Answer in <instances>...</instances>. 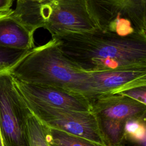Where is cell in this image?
<instances>
[{
    "label": "cell",
    "instance_id": "obj_1",
    "mask_svg": "<svg viewBox=\"0 0 146 146\" xmlns=\"http://www.w3.org/2000/svg\"><path fill=\"white\" fill-rule=\"evenodd\" d=\"M52 39L84 72L146 68V35L120 36L97 29L63 33Z\"/></svg>",
    "mask_w": 146,
    "mask_h": 146
},
{
    "label": "cell",
    "instance_id": "obj_2",
    "mask_svg": "<svg viewBox=\"0 0 146 146\" xmlns=\"http://www.w3.org/2000/svg\"><path fill=\"white\" fill-rule=\"evenodd\" d=\"M8 72L25 83L62 88L80 95L88 78V73L69 60L52 39L28 50Z\"/></svg>",
    "mask_w": 146,
    "mask_h": 146
},
{
    "label": "cell",
    "instance_id": "obj_3",
    "mask_svg": "<svg viewBox=\"0 0 146 146\" xmlns=\"http://www.w3.org/2000/svg\"><path fill=\"white\" fill-rule=\"evenodd\" d=\"M86 5L100 30L146 35V0H86Z\"/></svg>",
    "mask_w": 146,
    "mask_h": 146
},
{
    "label": "cell",
    "instance_id": "obj_4",
    "mask_svg": "<svg viewBox=\"0 0 146 146\" xmlns=\"http://www.w3.org/2000/svg\"><path fill=\"white\" fill-rule=\"evenodd\" d=\"M90 102V111L95 117L107 146L124 141V128L129 119H145L146 105L121 94L103 95Z\"/></svg>",
    "mask_w": 146,
    "mask_h": 146
},
{
    "label": "cell",
    "instance_id": "obj_5",
    "mask_svg": "<svg viewBox=\"0 0 146 146\" xmlns=\"http://www.w3.org/2000/svg\"><path fill=\"white\" fill-rule=\"evenodd\" d=\"M37 26L51 36L66 32L92 31L99 29L91 17L86 0H52L34 2Z\"/></svg>",
    "mask_w": 146,
    "mask_h": 146
},
{
    "label": "cell",
    "instance_id": "obj_6",
    "mask_svg": "<svg viewBox=\"0 0 146 146\" xmlns=\"http://www.w3.org/2000/svg\"><path fill=\"white\" fill-rule=\"evenodd\" d=\"M31 112L7 71L0 74V133L3 146H29L27 121Z\"/></svg>",
    "mask_w": 146,
    "mask_h": 146
},
{
    "label": "cell",
    "instance_id": "obj_7",
    "mask_svg": "<svg viewBox=\"0 0 146 146\" xmlns=\"http://www.w3.org/2000/svg\"><path fill=\"white\" fill-rule=\"evenodd\" d=\"M23 99L33 114L47 127L60 129L107 146L97 120L90 111L59 108Z\"/></svg>",
    "mask_w": 146,
    "mask_h": 146
},
{
    "label": "cell",
    "instance_id": "obj_8",
    "mask_svg": "<svg viewBox=\"0 0 146 146\" xmlns=\"http://www.w3.org/2000/svg\"><path fill=\"white\" fill-rule=\"evenodd\" d=\"M81 95L89 101L103 95L117 94L135 87L146 86V68L87 72Z\"/></svg>",
    "mask_w": 146,
    "mask_h": 146
},
{
    "label": "cell",
    "instance_id": "obj_9",
    "mask_svg": "<svg viewBox=\"0 0 146 146\" xmlns=\"http://www.w3.org/2000/svg\"><path fill=\"white\" fill-rule=\"evenodd\" d=\"M14 81L25 99L59 108L90 111V102L80 94L59 88L25 83L14 78Z\"/></svg>",
    "mask_w": 146,
    "mask_h": 146
},
{
    "label": "cell",
    "instance_id": "obj_10",
    "mask_svg": "<svg viewBox=\"0 0 146 146\" xmlns=\"http://www.w3.org/2000/svg\"><path fill=\"white\" fill-rule=\"evenodd\" d=\"M10 10L0 12V46L30 50L35 47L34 34L11 16Z\"/></svg>",
    "mask_w": 146,
    "mask_h": 146
},
{
    "label": "cell",
    "instance_id": "obj_11",
    "mask_svg": "<svg viewBox=\"0 0 146 146\" xmlns=\"http://www.w3.org/2000/svg\"><path fill=\"white\" fill-rule=\"evenodd\" d=\"M46 137L50 146H106L84 137L48 127Z\"/></svg>",
    "mask_w": 146,
    "mask_h": 146
},
{
    "label": "cell",
    "instance_id": "obj_12",
    "mask_svg": "<svg viewBox=\"0 0 146 146\" xmlns=\"http://www.w3.org/2000/svg\"><path fill=\"white\" fill-rule=\"evenodd\" d=\"M29 146H50L46 137L47 127L31 112L27 121Z\"/></svg>",
    "mask_w": 146,
    "mask_h": 146
},
{
    "label": "cell",
    "instance_id": "obj_13",
    "mask_svg": "<svg viewBox=\"0 0 146 146\" xmlns=\"http://www.w3.org/2000/svg\"><path fill=\"white\" fill-rule=\"evenodd\" d=\"M128 140L138 146H146L145 119L128 120L124 125V141Z\"/></svg>",
    "mask_w": 146,
    "mask_h": 146
},
{
    "label": "cell",
    "instance_id": "obj_14",
    "mask_svg": "<svg viewBox=\"0 0 146 146\" xmlns=\"http://www.w3.org/2000/svg\"><path fill=\"white\" fill-rule=\"evenodd\" d=\"M27 51L0 46V74L9 71Z\"/></svg>",
    "mask_w": 146,
    "mask_h": 146
},
{
    "label": "cell",
    "instance_id": "obj_15",
    "mask_svg": "<svg viewBox=\"0 0 146 146\" xmlns=\"http://www.w3.org/2000/svg\"><path fill=\"white\" fill-rule=\"evenodd\" d=\"M146 105V86L135 87L119 94Z\"/></svg>",
    "mask_w": 146,
    "mask_h": 146
},
{
    "label": "cell",
    "instance_id": "obj_16",
    "mask_svg": "<svg viewBox=\"0 0 146 146\" xmlns=\"http://www.w3.org/2000/svg\"><path fill=\"white\" fill-rule=\"evenodd\" d=\"M14 0H0V12L6 11L11 9Z\"/></svg>",
    "mask_w": 146,
    "mask_h": 146
},
{
    "label": "cell",
    "instance_id": "obj_17",
    "mask_svg": "<svg viewBox=\"0 0 146 146\" xmlns=\"http://www.w3.org/2000/svg\"><path fill=\"white\" fill-rule=\"evenodd\" d=\"M33 1H35L37 2H39V3H46V2H50V1H51L52 0H33Z\"/></svg>",
    "mask_w": 146,
    "mask_h": 146
},
{
    "label": "cell",
    "instance_id": "obj_18",
    "mask_svg": "<svg viewBox=\"0 0 146 146\" xmlns=\"http://www.w3.org/2000/svg\"><path fill=\"white\" fill-rule=\"evenodd\" d=\"M0 146H3V143H2V139H1V133H0Z\"/></svg>",
    "mask_w": 146,
    "mask_h": 146
},
{
    "label": "cell",
    "instance_id": "obj_19",
    "mask_svg": "<svg viewBox=\"0 0 146 146\" xmlns=\"http://www.w3.org/2000/svg\"><path fill=\"white\" fill-rule=\"evenodd\" d=\"M115 146H126V145H125L124 144H123V143H121V144H118V145H115Z\"/></svg>",
    "mask_w": 146,
    "mask_h": 146
}]
</instances>
